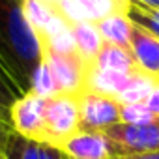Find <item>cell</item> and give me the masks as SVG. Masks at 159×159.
<instances>
[{"mask_svg":"<svg viewBox=\"0 0 159 159\" xmlns=\"http://www.w3.org/2000/svg\"><path fill=\"white\" fill-rule=\"evenodd\" d=\"M157 79L142 73L140 69L131 75L127 86L122 90V94L116 98L120 105H127V103H144L148 99V96L152 94V90L157 86Z\"/></svg>","mask_w":159,"mask_h":159,"instance_id":"obj_14","label":"cell"},{"mask_svg":"<svg viewBox=\"0 0 159 159\" xmlns=\"http://www.w3.org/2000/svg\"><path fill=\"white\" fill-rule=\"evenodd\" d=\"M19 2H23V0H19Z\"/></svg>","mask_w":159,"mask_h":159,"instance_id":"obj_24","label":"cell"},{"mask_svg":"<svg viewBox=\"0 0 159 159\" xmlns=\"http://www.w3.org/2000/svg\"><path fill=\"white\" fill-rule=\"evenodd\" d=\"M6 159H69L62 148L52 146L49 142L25 139L17 133H10L4 146Z\"/></svg>","mask_w":159,"mask_h":159,"instance_id":"obj_9","label":"cell"},{"mask_svg":"<svg viewBox=\"0 0 159 159\" xmlns=\"http://www.w3.org/2000/svg\"><path fill=\"white\" fill-rule=\"evenodd\" d=\"M105 133L112 140L118 155L159 152V118L148 125L116 124Z\"/></svg>","mask_w":159,"mask_h":159,"instance_id":"obj_5","label":"cell"},{"mask_svg":"<svg viewBox=\"0 0 159 159\" xmlns=\"http://www.w3.org/2000/svg\"><path fill=\"white\" fill-rule=\"evenodd\" d=\"M21 6H23V13L28 21V25L36 30L41 43L69 26V23L64 19V15L56 8L47 4L45 0H23Z\"/></svg>","mask_w":159,"mask_h":159,"instance_id":"obj_7","label":"cell"},{"mask_svg":"<svg viewBox=\"0 0 159 159\" xmlns=\"http://www.w3.org/2000/svg\"><path fill=\"white\" fill-rule=\"evenodd\" d=\"M144 103L148 105V109L152 111V114H153L155 118H159V83H157V86L152 90V94L148 96V99H146Z\"/></svg>","mask_w":159,"mask_h":159,"instance_id":"obj_19","label":"cell"},{"mask_svg":"<svg viewBox=\"0 0 159 159\" xmlns=\"http://www.w3.org/2000/svg\"><path fill=\"white\" fill-rule=\"evenodd\" d=\"M0 159H6V157H4V152H0Z\"/></svg>","mask_w":159,"mask_h":159,"instance_id":"obj_23","label":"cell"},{"mask_svg":"<svg viewBox=\"0 0 159 159\" xmlns=\"http://www.w3.org/2000/svg\"><path fill=\"white\" fill-rule=\"evenodd\" d=\"M71 28H73L79 56H81L88 66H92L94 60L98 58V54L101 52L103 45H105V39H103V36L99 32L98 23L84 21V23L71 25Z\"/></svg>","mask_w":159,"mask_h":159,"instance_id":"obj_10","label":"cell"},{"mask_svg":"<svg viewBox=\"0 0 159 159\" xmlns=\"http://www.w3.org/2000/svg\"><path fill=\"white\" fill-rule=\"evenodd\" d=\"M137 2H140L148 8H159V0H137Z\"/></svg>","mask_w":159,"mask_h":159,"instance_id":"obj_21","label":"cell"},{"mask_svg":"<svg viewBox=\"0 0 159 159\" xmlns=\"http://www.w3.org/2000/svg\"><path fill=\"white\" fill-rule=\"evenodd\" d=\"M129 51L137 62V67L159 81V38L140 25L133 23Z\"/></svg>","mask_w":159,"mask_h":159,"instance_id":"obj_8","label":"cell"},{"mask_svg":"<svg viewBox=\"0 0 159 159\" xmlns=\"http://www.w3.org/2000/svg\"><path fill=\"white\" fill-rule=\"evenodd\" d=\"M45 111L47 99L34 92H26L10 107V127L13 133L32 139L45 140Z\"/></svg>","mask_w":159,"mask_h":159,"instance_id":"obj_2","label":"cell"},{"mask_svg":"<svg viewBox=\"0 0 159 159\" xmlns=\"http://www.w3.org/2000/svg\"><path fill=\"white\" fill-rule=\"evenodd\" d=\"M127 17L133 23L140 25L142 28L150 30L152 34H155L159 38V8H148V6L137 2V0H131Z\"/></svg>","mask_w":159,"mask_h":159,"instance_id":"obj_17","label":"cell"},{"mask_svg":"<svg viewBox=\"0 0 159 159\" xmlns=\"http://www.w3.org/2000/svg\"><path fill=\"white\" fill-rule=\"evenodd\" d=\"M43 58L47 60L54 81L58 86V94L67 96H81L86 90V79L90 66L75 54H58L51 51H43Z\"/></svg>","mask_w":159,"mask_h":159,"instance_id":"obj_3","label":"cell"},{"mask_svg":"<svg viewBox=\"0 0 159 159\" xmlns=\"http://www.w3.org/2000/svg\"><path fill=\"white\" fill-rule=\"evenodd\" d=\"M116 159H159V152H148V153H127V155H118Z\"/></svg>","mask_w":159,"mask_h":159,"instance_id":"obj_20","label":"cell"},{"mask_svg":"<svg viewBox=\"0 0 159 159\" xmlns=\"http://www.w3.org/2000/svg\"><path fill=\"white\" fill-rule=\"evenodd\" d=\"M83 131H107L120 124V103L114 98L84 90L79 96Z\"/></svg>","mask_w":159,"mask_h":159,"instance_id":"obj_4","label":"cell"},{"mask_svg":"<svg viewBox=\"0 0 159 159\" xmlns=\"http://www.w3.org/2000/svg\"><path fill=\"white\" fill-rule=\"evenodd\" d=\"M99 32L105 39V43H112L124 49L131 47V30L133 21L127 15H111L98 23Z\"/></svg>","mask_w":159,"mask_h":159,"instance_id":"obj_13","label":"cell"},{"mask_svg":"<svg viewBox=\"0 0 159 159\" xmlns=\"http://www.w3.org/2000/svg\"><path fill=\"white\" fill-rule=\"evenodd\" d=\"M129 79H131V75L116 73V71H105V69H98V67L90 66L88 79H86V90L116 99L122 94V90L127 86Z\"/></svg>","mask_w":159,"mask_h":159,"instance_id":"obj_12","label":"cell"},{"mask_svg":"<svg viewBox=\"0 0 159 159\" xmlns=\"http://www.w3.org/2000/svg\"><path fill=\"white\" fill-rule=\"evenodd\" d=\"M86 19L90 23H99L111 15H127L131 0H83Z\"/></svg>","mask_w":159,"mask_h":159,"instance_id":"obj_15","label":"cell"},{"mask_svg":"<svg viewBox=\"0 0 159 159\" xmlns=\"http://www.w3.org/2000/svg\"><path fill=\"white\" fill-rule=\"evenodd\" d=\"M81 131V107L79 96L58 94L47 99L45 111V140L62 148L73 135Z\"/></svg>","mask_w":159,"mask_h":159,"instance_id":"obj_1","label":"cell"},{"mask_svg":"<svg viewBox=\"0 0 159 159\" xmlns=\"http://www.w3.org/2000/svg\"><path fill=\"white\" fill-rule=\"evenodd\" d=\"M157 118L152 114L146 103H127L120 107V124L125 125H148Z\"/></svg>","mask_w":159,"mask_h":159,"instance_id":"obj_18","label":"cell"},{"mask_svg":"<svg viewBox=\"0 0 159 159\" xmlns=\"http://www.w3.org/2000/svg\"><path fill=\"white\" fill-rule=\"evenodd\" d=\"M114 159H116V157H114Z\"/></svg>","mask_w":159,"mask_h":159,"instance_id":"obj_25","label":"cell"},{"mask_svg":"<svg viewBox=\"0 0 159 159\" xmlns=\"http://www.w3.org/2000/svg\"><path fill=\"white\" fill-rule=\"evenodd\" d=\"M45 2H47V4H51L52 8H58V2H60V0H45Z\"/></svg>","mask_w":159,"mask_h":159,"instance_id":"obj_22","label":"cell"},{"mask_svg":"<svg viewBox=\"0 0 159 159\" xmlns=\"http://www.w3.org/2000/svg\"><path fill=\"white\" fill-rule=\"evenodd\" d=\"M92 67L105 69V71L125 73V75H133V73L139 71L131 51L124 49V47H118V45H112V43H105L103 45V49L98 54V58L94 60Z\"/></svg>","mask_w":159,"mask_h":159,"instance_id":"obj_11","label":"cell"},{"mask_svg":"<svg viewBox=\"0 0 159 159\" xmlns=\"http://www.w3.org/2000/svg\"><path fill=\"white\" fill-rule=\"evenodd\" d=\"M69 159H114L118 152L105 131H79L64 146Z\"/></svg>","mask_w":159,"mask_h":159,"instance_id":"obj_6","label":"cell"},{"mask_svg":"<svg viewBox=\"0 0 159 159\" xmlns=\"http://www.w3.org/2000/svg\"><path fill=\"white\" fill-rule=\"evenodd\" d=\"M30 92H34V94H38L39 98H45V99H51V98L58 96V86H56V81H54V75H52L45 58L36 66V69L30 77Z\"/></svg>","mask_w":159,"mask_h":159,"instance_id":"obj_16","label":"cell"}]
</instances>
